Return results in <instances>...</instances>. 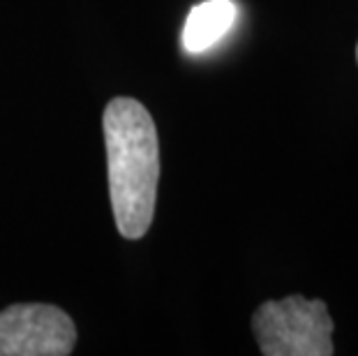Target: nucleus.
<instances>
[{
    "instance_id": "obj_1",
    "label": "nucleus",
    "mask_w": 358,
    "mask_h": 356,
    "mask_svg": "<svg viewBox=\"0 0 358 356\" xmlns=\"http://www.w3.org/2000/svg\"><path fill=\"white\" fill-rule=\"evenodd\" d=\"M106 173L120 236L139 241L153 225L159 180V139L150 111L134 97H113L102 116Z\"/></svg>"
},
{
    "instance_id": "obj_2",
    "label": "nucleus",
    "mask_w": 358,
    "mask_h": 356,
    "mask_svg": "<svg viewBox=\"0 0 358 356\" xmlns=\"http://www.w3.org/2000/svg\"><path fill=\"white\" fill-rule=\"evenodd\" d=\"M333 331L329 306L301 294L266 301L252 315V333L264 356H331Z\"/></svg>"
},
{
    "instance_id": "obj_3",
    "label": "nucleus",
    "mask_w": 358,
    "mask_h": 356,
    "mask_svg": "<svg viewBox=\"0 0 358 356\" xmlns=\"http://www.w3.org/2000/svg\"><path fill=\"white\" fill-rule=\"evenodd\" d=\"M77 345L72 317L51 303L0 310V356H67Z\"/></svg>"
},
{
    "instance_id": "obj_4",
    "label": "nucleus",
    "mask_w": 358,
    "mask_h": 356,
    "mask_svg": "<svg viewBox=\"0 0 358 356\" xmlns=\"http://www.w3.org/2000/svg\"><path fill=\"white\" fill-rule=\"evenodd\" d=\"M236 17L238 7L234 0H206L201 5H194L182 26V49L187 54H203L213 49L234 28Z\"/></svg>"
},
{
    "instance_id": "obj_5",
    "label": "nucleus",
    "mask_w": 358,
    "mask_h": 356,
    "mask_svg": "<svg viewBox=\"0 0 358 356\" xmlns=\"http://www.w3.org/2000/svg\"><path fill=\"white\" fill-rule=\"evenodd\" d=\"M356 58H358V49H356Z\"/></svg>"
}]
</instances>
